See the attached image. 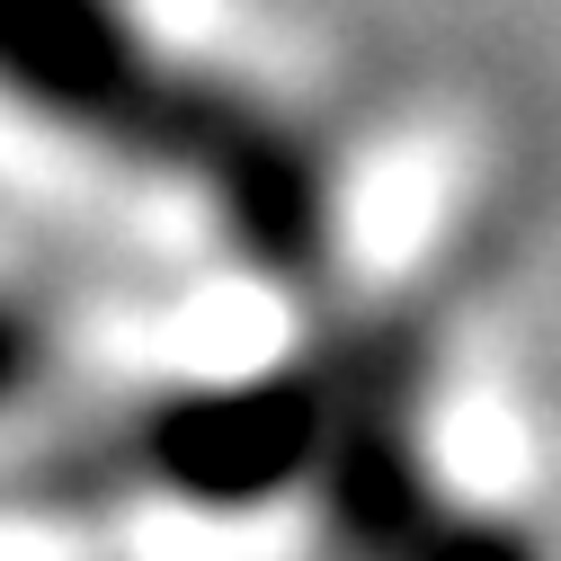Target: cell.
<instances>
[{"label":"cell","instance_id":"2","mask_svg":"<svg viewBox=\"0 0 561 561\" xmlns=\"http://www.w3.org/2000/svg\"><path fill=\"white\" fill-rule=\"evenodd\" d=\"M366 375L375 357L357 366L304 357V366H259L224 383H179L144 410L107 419L99 437L45 455L36 490L54 508H107V500H170L196 517L276 508L286 490H312L330 472Z\"/></svg>","mask_w":561,"mask_h":561},{"label":"cell","instance_id":"4","mask_svg":"<svg viewBox=\"0 0 561 561\" xmlns=\"http://www.w3.org/2000/svg\"><path fill=\"white\" fill-rule=\"evenodd\" d=\"M36 375H45V321H36L27 304L0 295V410H10Z\"/></svg>","mask_w":561,"mask_h":561},{"label":"cell","instance_id":"1","mask_svg":"<svg viewBox=\"0 0 561 561\" xmlns=\"http://www.w3.org/2000/svg\"><path fill=\"white\" fill-rule=\"evenodd\" d=\"M0 107L179 179L276 286L330 276V170L295 116L152 36L134 0H0Z\"/></svg>","mask_w":561,"mask_h":561},{"label":"cell","instance_id":"3","mask_svg":"<svg viewBox=\"0 0 561 561\" xmlns=\"http://www.w3.org/2000/svg\"><path fill=\"white\" fill-rule=\"evenodd\" d=\"M312 500L339 535L347 561H543L508 517H490L428 472L410 428V383L401 375H366L347 437L330 455V472L312 481Z\"/></svg>","mask_w":561,"mask_h":561}]
</instances>
